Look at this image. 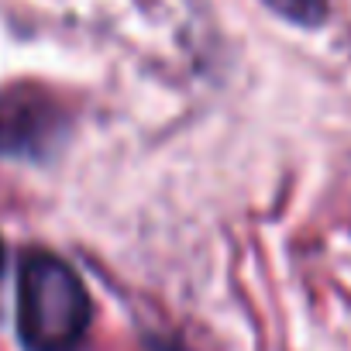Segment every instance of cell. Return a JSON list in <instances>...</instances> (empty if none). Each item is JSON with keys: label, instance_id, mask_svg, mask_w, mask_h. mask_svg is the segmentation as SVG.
<instances>
[{"label": "cell", "instance_id": "3957f363", "mask_svg": "<svg viewBox=\"0 0 351 351\" xmlns=\"http://www.w3.org/2000/svg\"><path fill=\"white\" fill-rule=\"evenodd\" d=\"M0 269H4V245H0Z\"/></svg>", "mask_w": 351, "mask_h": 351}, {"label": "cell", "instance_id": "7a4b0ae2", "mask_svg": "<svg viewBox=\"0 0 351 351\" xmlns=\"http://www.w3.org/2000/svg\"><path fill=\"white\" fill-rule=\"evenodd\" d=\"M276 11H282L286 18L293 21H303V25H317L327 11V0H269Z\"/></svg>", "mask_w": 351, "mask_h": 351}, {"label": "cell", "instance_id": "6da1fadb", "mask_svg": "<svg viewBox=\"0 0 351 351\" xmlns=\"http://www.w3.org/2000/svg\"><path fill=\"white\" fill-rule=\"evenodd\" d=\"M93 306L83 279L56 255L32 252L18 269V334L28 351H76Z\"/></svg>", "mask_w": 351, "mask_h": 351}]
</instances>
